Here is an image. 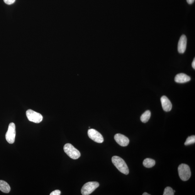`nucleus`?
<instances>
[{
  "label": "nucleus",
  "instance_id": "1",
  "mask_svg": "<svg viewBox=\"0 0 195 195\" xmlns=\"http://www.w3.org/2000/svg\"><path fill=\"white\" fill-rule=\"evenodd\" d=\"M112 161L121 172L126 175L128 174L129 170L128 166L123 159L118 156H114L112 158Z\"/></svg>",
  "mask_w": 195,
  "mask_h": 195
},
{
  "label": "nucleus",
  "instance_id": "2",
  "mask_svg": "<svg viewBox=\"0 0 195 195\" xmlns=\"http://www.w3.org/2000/svg\"><path fill=\"white\" fill-rule=\"evenodd\" d=\"M178 170L179 177L182 181H186L190 179L191 173L188 165L185 164H181L179 165Z\"/></svg>",
  "mask_w": 195,
  "mask_h": 195
},
{
  "label": "nucleus",
  "instance_id": "3",
  "mask_svg": "<svg viewBox=\"0 0 195 195\" xmlns=\"http://www.w3.org/2000/svg\"><path fill=\"white\" fill-rule=\"evenodd\" d=\"M65 153L73 159H77L81 156L79 151L75 148L71 144L67 143L64 147Z\"/></svg>",
  "mask_w": 195,
  "mask_h": 195
},
{
  "label": "nucleus",
  "instance_id": "4",
  "mask_svg": "<svg viewBox=\"0 0 195 195\" xmlns=\"http://www.w3.org/2000/svg\"><path fill=\"white\" fill-rule=\"evenodd\" d=\"M99 186L97 182H89L85 184L81 189V194L83 195H88L93 192Z\"/></svg>",
  "mask_w": 195,
  "mask_h": 195
},
{
  "label": "nucleus",
  "instance_id": "5",
  "mask_svg": "<svg viewBox=\"0 0 195 195\" xmlns=\"http://www.w3.org/2000/svg\"><path fill=\"white\" fill-rule=\"evenodd\" d=\"M26 115L29 120L33 123H40L43 120L42 114L31 109L26 111Z\"/></svg>",
  "mask_w": 195,
  "mask_h": 195
},
{
  "label": "nucleus",
  "instance_id": "6",
  "mask_svg": "<svg viewBox=\"0 0 195 195\" xmlns=\"http://www.w3.org/2000/svg\"><path fill=\"white\" fill-rule=\"evenodd\" d=\"M16 136V127L13 123H10L8 130L6 135V138L7 142L10 144L14 143Z\"/></svg>",
  "mask_w": 195,
  "mask_h": 195
},
{
  "label": "nucleus",
  "instance_id": "7",
  "mask_svg": "<svg viewBox=\"0 0 195 195\" xmlns=\"http://www.w3.org/2000/svg\"><path fill=\"white\" fill-rule=\"evenodd\" d=\"M88 135L92 140L97 143H102L104 141L103 136L94 129H90L88 131Z\"/></svg>",
  "mask_w": 195,
  "mask_h": 195
},
{
  "label": "nucleus",
  "instance_id": "8",
  "mask_svg": "<svg viewBox=\"0 0 195 195\" xmlns=\"http://www.w3.org/2000/svg\"><path fill=\"white\" fill-rule=\"evenodd\" d=\"M114 139L119 145L123 147L127 146L130 142L128 138L121 134H116L114 136Z\"/></svg>",
  "mask_w": 195,
  "mask_h": 195
},
{
  "label": "nucleus",
  "instance_id": "9",
  "mask_svg": "<svg viewBox=\"0 0 195 195\" xmlns=\"http://www.w3.org/2000/svg\"><path fill=\"white\" fill-rule=\"evenodd\" d=\"M187 39L186 36L183 35L180 37L178 44V51L180 53H183L186 50Z\"/></svg>",
  "mask_w": 195,
  "mask_h": 195
},
{
  "label": "nucleus",
  "instance_id": "10",
  "mask_svg": "<svg viewBox=\"0 0 195 195\" xmlns=\"http://www.w3.org/2000/svg\"><path fill=\"white\" fill-rule=\"evenodd\" d=\"M160 100L163 110L166 112H169L171 110L172 103L167 97L162 96Z\"/></svg>",
  "mask_w": 195,
  "mask_h": 195
},
{
  "label": "nucleus",
  "instance_id": "11",
  "mask_svg": "<svg viewBox=\"0 0 195 195\" xmlns=\"http://www.w3.org/2000/svg\"><path fill=\"white\" fill-rule=\"evenodd\" d=\"M191 78L186 74L181 73L176 75L175 78V81L179 83H184L190 81Z\"/></svg>",
  "mask_w": 195,
  "mask_h": 195
},
{
  "label": "nucleus",
  "instance_id": "12",
  "mask_svg": "<svg viewBox=\"0 0 195 195\" xmlns=\"http://www.w3.org/2000/svg\"><path fill=\"white\" fill-rule=\"evenodd\" d=\"M0 190L4 193H8L10 191L11 188L9 184L3 180H0Z\"/></svg>",
  "mask_w": 195,
  "mask_h": 195
},
{
  "label": "nucleus",
  "instance_id": "13",
  "mask_svg": "<svg viewBox=\"0 0 195 195\" xmlns=\"http://www.w3.org/2000/svg\"><path fill=\"white\" fill-rule=\"evenodd\" d=\"M143 164L146 168H152L155 165V162L154 160L150 158H146L143 160Z\"/></svg>",
  "mask_w": 195,
  "mask_h": 195
},
{
  "label": "nucleus",
  "instance_id": "14",
  "mask_svg": "<svg viewBox=\"0 0 195 195\" xmlns=\"http://www.w3.org/2000/svg\"><path fill=\"white\" fill-rule=\"evenodd\" d=\"M151 112L149 110L146 111L141 117V120L143 123H146L149 120L151 117Z\"/></svg>",
  "mask_w": 195,
  "mask_h": 195
},
{
  "label": "nucleus",
  "instance_id": "15",
  "mask_svg": "<svg viewBox=\"0 0 195 195\" xmlns=\"http://www.w3.org/2000/svg\"><path fill=\"white\" fill-rule=\"evenodd\" d=\"M195 142V136L194 135L189 136L187 138L185 143V145L187 146L194 144Z\"/></svg>",
  "mask_w": 195,
  "mask_h": 195
},
{
  "label": "nucleus",
  "instance_id": "16",
  "mask_svg": "<svg viewBox=\"0 0 195 195\" xmlns=\"http://www.w3.org/2000/svg\"><path fill=\"white\" fill-rule=\"evenodd\" d=\"M163 195H174V190L170 187H167L164 189Z\"/></svg>",
  "mask_w": 195,
  "mask_h": 195
},
{
  "label": "nucleus",
  "instance_id": "17",
  "mask_svg": "<svg viewBox=\"0 0 195 195\" xmlns=\"http://www.w3.org/2000/svg\"><path fill=\"white\" fill-rule=\"evenodd\" d=\"M60 191L58 190H56L51 192L50 195H60Z\"/></svg>",
  "mask_w": 195,
  "mask_h": 195
},
{
  "label": "nucleus",
  "instance_id": "18",
  "mask_svg": "<svg viewBox=\"0 0 195 195\" xmlns=\"http://www.w3.org/2000/svg\"><path fill=\"white\" fill-rule=\"evenodd\" d=\"M4 3L10 5L13 4L16 0H3Z\"/></svg>",
  "mask_w": 195,
  "mask_h": 195
},
{
  "label": "nucleus",
  "instance_id": "19",
  "mask_svg": "<svg viewBox=\"0 0 195 195\" xmlns=\"http://www.w3.org/2000/svg\"><path fill=\"white\" fill-rule=\"evenodd\" d=\"M187 1L188 4H192L194 3L195 0H187Z\"/></svg>",
  "mask_w": 195,
  "mask_h": 195
},
{
  "label": "nucleus",
  "instance_id": "20",
  "mask_svg": "<svg viewBox=\"0 0 195 195\" xmlns=\"http://www.w3.org/2000/svg\"><path fill=\"white\" fill-rule=\"evenodd\" d=\"M192 67L195 70V58H194L193 62H192Z\"/></svg>",
  "mask_w": 195,
  "mask_h": 195
},
{
  "label": "nucleus",
  "instance_id": "21",
  "mask_svg": "<svg viewBox=\"0 0 195 195\" xmlns=\"http://www.w3.org/2000/svg\"><path fill=\"white\" fill-rule=\"evenodd\" d=\"M143 195H150V194H148L147 192H145L142 194Z\"/></svg>",
  "mask_w": 195,
  "mask_h": 195
}]
</instances>
